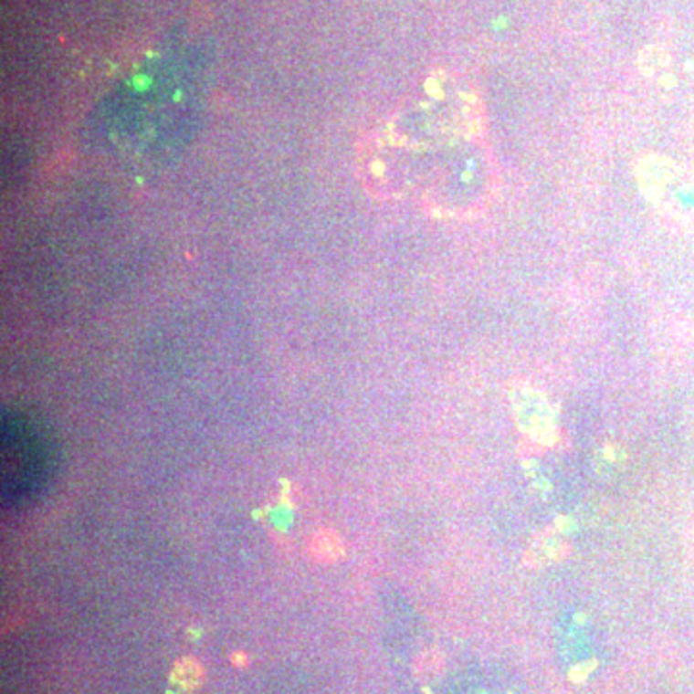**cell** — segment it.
<instances>
[{
    "label": "cell",
    "mask_w": 694,
    "mask_h": 694,
    "mask_svg": "<svg viewBox=\"0 0 694 694\" xmlns=\"http://www.w3.org/2000/svg\"><path fill=\"white\" fill-rule=\"evenodd\" d=\"M205 679V669L199 659L182 657L174 664L168 675V689L172 694H191L195 692Z\"/></svg>",
    "instance_id": "6da1fadb"
},
{
    "label": "cell",
    "mask_w": 694,
    "mask_h": 694,
    "mask_svg": "<svg viewBox=\"0 0 694 694\" xmlns=\"http://www.w3.org/2000/svg\"><path fill=\"white\" fill-rule=\"evenodd\" d=\"M442 669V657L436 652H425L415 664V673L428 679V677L438 675Z\"/></svg>",
    "instance_id": "3957f363"
},
{
    "label": "cell",
    "mask_w": 694,
    "mask_h": 694,
    "mask_svg": "<svg viewBox=\"0 0 694 694\" xmlns=\"http://www.w3.org/2000/svg\"><path fill=\"white\" fill-rule=\"evenodd\" d=\"M230 662L234 668H247L249 666V656L246 652H234L230 656Z\"/></svg>",
    "instance_id": "277c9868"
},
{
    "label": "cell",
    "mask_w": 694,
    "mask_h": 694,
    "mask_svg": "<svg viewBox=\"0 0 694 694\" xmlns=\"http://www.w3.org/2000/svg\"><path fill=\"white\" fill-rule=\"evenodd\" d=\"M345 552L342 536L334 529H319L309 541V555L312 562L330 565L342 560Z\"/></svg>",
    "instance_id": "7a4b0ae2"
}]
</instances>
